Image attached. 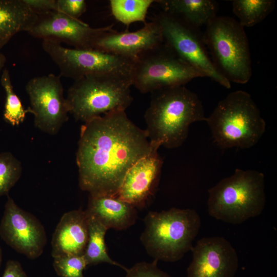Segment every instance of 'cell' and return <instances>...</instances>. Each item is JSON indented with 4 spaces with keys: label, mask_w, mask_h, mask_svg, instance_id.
Returning <instances> with one entry per match:
<instances>
[{
    "label": "cell",
    "mask_w": 277,
    "mask_h": 277,
    "mask_svg": "<svg viewBox=\"0 0 277 277\" xmlns=\"http://www.w3.org/2000/svg\"><path fill=\"white\" fill-rule=\"evenodd\" d=\"M155 144L124 110L84 123L76 156L80 188L90 195L116 196L128 170Z\"/></svg>",
    "instance_id": "cell-1"
},
{
    "label": "cell",
    "mask_w": 277,
    "mask_h": 277,
    "mask_svg": "<svg viewBox=\"0 0 277 277\" xmlns=\"http://www.w3.org/2000/svg\"><path fill=\"white\" fill-rule=\"evenodd\" d=\"M152 93L145 114V130L150 142L168 148L179 147L186 140L191 124L206 121L201 100L184 86Z\"/></svg>",
    "instance_id": "cell-2"
},
{
    "label": "cell",
    "mask_w": 277,
    "mask_h": 277,
    "mask_svg": "<svg viewBox=\"0 0 277 277\" xmlns=\"http://www.w3.org/2000/svg\"><path fill=\"white\" fill-rule=\"evenodd\" d=\"M144 222L140 239L148 254L169 262L179 261L191 250L201 226L199 214L192 209L150 211Z\"/></svg>",
    "instance_id": "cell-3"
},
{
    "label": "cell",
    "mask_w": 277,
    "mask_h": 277,
    "mask_svg": "<svg viewBox=\"0 0 277 277\" xmlns=\"http://www.w3.org/2000/svg\"><path fill=\"white\" fill-rule=\"evenodd\" d=\"M214 142L222 148H248L255 145L266 130V123L251 95L233 91L217 104L206 117Z\"/></svg>",
    "instance_id": "cell-4"
},
{
    "label": "cell",
    "mask_w": 277,
    "mask_h": 277,
    "mask_svg": "<svg viewBox=\"0 0 277 277\" xmlns=\"http://www.w3.org/2000/svg\"><path fill=\"white\" fill-rule=\"evenodd\" d=\"M264 188L263 173L237 168L232 175L208 190L209 214L233 224L258 216L265 205Z\"/></svg>",
    "instance_id": "cell-5"
},
{
    "label": "cell",
    "mask_w": 277,
    "mask_h": 277,
    "mask_svg": "<svg viewBox=\"0 0 277 277\" xmlns=\"http://www.w3.org/2000/svg\"><path fill=\"white\" fill-rule=\"evenodd\" d=\"M131 78L114 74H96L74 81L67 91L69 113L84 123L108 112L124 110L133 98Z\"/></svg>",
    "instance_id": "cell-6"
},
{
    "label": "cell",
    "mask_w": 277,
    "mask_h": 277,
    "mask_svg": "<svg viewBox=\"0 0 277 277\" xmlns=\"http://www.w3.org/2000/svg\"><path fill=\"white\" fill-rule=\"evenodd\" d=\"M204 41L219 71L229 82L245 84L249 81L252 69L248 41L238 21L216 16L206 25Z\"/></svg>",
    "instance_id": "cell-7"
},
{
    "label": "cell",
    "mask_w": 277,
    "mask_h": 277,
    "mask_svg": "<svg viewBox=\"0 0 277 277\" xmlns=\"http://www.w3.org/2000/svg\"><path fill=\"white\" fill-rule=\"evenodd\" d=\"M199 77L204 76L163 44L134 62L131 80L133 86L140 92L146 93L184 86Z\"/></svg>",
    "instance_id": "cell-8"
},
{
    "label": "cell",
    "mask_w": 277,
    "mask_h": 277,
    "mask_svg": "<svg viewBox=\"0 0 277 277\" xmlns=\"http://www.w3.org/2000/svg\"><path fill=\"white\" fill-rule=\"evenodd\" d=\"M42 48L54 62L60 76L74 81L96 74H114L131 78L134 62L94 49L66 48L61 43L43 40Z\"/></svg>",
    "instance_id": "cell-9"
},
{
    "label": "cell",
    "mask_w": 277,
    "mask_h": 277,
    "mask_svg": "<svg viewBox=\"0 0 277 277\" xmlns=\"http://www.w3.org/2000/svg\"><path fill=\"white\" fill-rule=\"evenodd\" d=\"M159 25L164 42L181 58L223 87L230 88L229 82L209 58L201 40L190 25L180 19L162 12L153 18Z\"/></svg>",
    "instance_id": "cell-10"
},
{
    "label": "cell",
    "mask_w": 277,
    "mask_h": 277,
    "mask_svg": "<svg viewBox=\"0 0 277 277\" xmlns=\"http://www.w3.org/2000/svg\"><path fill=\"white\" fill-rule=\"evenodd\" d=\"M34 126L46 133H57L69 113L61 76L50 73L30 79L26 85Z\"/></svg>",
    "instance_id": "cell-11"
},
{
    "label": "cell",
    "mask_w": 277,
    "mask_h": 277,
    "mask_svg": "<svg viewBox=\"0 0 277 277\" xmlns=\"http://www.w3.org/2000/svg\"><path fill=\"white\" fill-rule=\"evenodd\" d=\"M0 236L16 251L30 259L42 254L47 242L40 221L18 206L8 195L0 223Z\"/></svg>",
    "instance_id": "cell-12"
},
{
    "label": "cell",
    "mask_w": 277,
    "mask_h": 277,
    "mask_svg": "<svg viewBox=\"0 0 277 277\" xmlns=\"http://www.w3.org/2000/svg\"><path fill=\"white\" fill-rule=\"evenodd\" d=\"M112 25L93 28L79 19L51 11L37 14L35 22L27 32L34 37L64 42L75 49H93L97 38Z\"/></svg>",
    "instance_id": "cell-13"
},
{
    "label": "cell",
    "mask_w": 277,
    "mask_h": 277,
    "mask_svg": "<svg viewBox=\"0 0 277 277\" xmlns=\"http://www.w3.org/2000/svg\"><path fill=\"white\" fill-rule=\"evenodd\" d=\"M192 260L187 277H234L239 267L238 254L223 237L203 238L191 249Z\"/></svg>",
    "instance_id": "cell-14"
},
{
    "label": "cell",
    "mask_w": 277,
    "mask_h": 277,
    "mask_svg": "<svg viewBox=\"0 0 277 277\" xmlns=\"http://www.w3.org/2000/svg\"><path fill=\"white\" fill-rule=\"evenodd\" d=\"M112 26L96 39L93 49L110 53L135 62L145 53L164 43L159 24L153 19L133 32H118Z\"/></svg>",
    "instance_id": "cell-15"
},
{
    "label": "cell",
    "mask_w": 277,
    "mask_h": 277,
    "mask_svg": "<svg viewBox=\"0 0 277 277\" xmlns=\"http://www.w3.org/2000/svg\"><path fill=\"white\" fill-rule=\"evenodd\" d=\"M155 144L150 152L127 171L116 196L136 208H143L159 182L163 161Z\"/></svg>",
    "instance_id": "cell-16"
},
{
    "label": "cell",
    "mask_w": 277,
    "mask_h": 277,
    "mask_svg": "<svg viewBox=\"0 0 277 277\" xmlns=\"http://www.w3.org/2000/svg\"><path fill=\"white\" fill-rule=\"evenodd\" d=\"M88 239V218L86 211L65 213L57 224L51 241V255H83Z\"/></svg>",
    "instance_id": "cell-17"
},
{
    "label": "cell",
    "mask_w": 277,
    "mask_h": 277,
    "mask_svg": "<svg viewBox=\"0 0 277 277\" xmlns=\"http://www.w3.org/2000/svg\"><path fill=\"white\" fill-rule=\"evenodd\" d=\"M85 211L107 229H126L137 218L136 208L116 195H90Z\"/></svg>",
    "instance_id": "cell-18"
},
{
    "label": "cell",
    "mask_w": 277,
    "mask_h": 277,
    "mask_svg": "<svg viewBox=\"0 0 277 277\" xmlns=\"http://www.w3.org/2000/svg\"><path fill=\"white\" fill-rule=\"evenodd\" d=\"M36 17L23 0H0V51L16 33L28 32Z\"/></svg>",
    "instance_id": "cell-19"
},
{
    "label": "cell",
    "mask_w": 277,
    "mask_h": 277,
    "mask_svg": "<svg viewBox=\"0 0 277 277\" xmlns=\"http://www.w3.org/2000/svg\"><path fill=\"white\" fill-rule=\"evenodd\" d=\"M155 2L163 7L164 12L192 26L206 25L217 16V6L214 1L161 0Z\"/></svg>",
    "instance_id": "cell-20"
},
{
    "label": "cell",
    "mask_w": 277,
    "mask_h": 277,
    "mask_svg": "<svg viewBox=\"0 0 277 277\" xmlns=\"http://www.w3.org/2000/svg\"><path fill=\"white\" fill-rule=\"evenodd\" d=\"M87 215L88 239L83 254L87 266L106 263L126 270L127 268L111 259L107 253L105 242L107 228L93 216L88 214Z\"/></svg>",
    "instance_id": "cell-21"
},
{
    "label": "cell",
    "mask_w": 277,
    "mask_h": 277,
    "mask_svg": "<svg viewBox=\"0 0 277 277\" xmlns=\"http://www.w3.org/2000/svg\"><path fill=\"white\" fill-rule=\"evenodd\" d=\"M272 0H234L232 10L243 27H252L262 21L273 10Z\"/></svg>",
    "instance_id": "cell-22"
},
{
    "label": "cell",
    "mask_w": 277,
    "mask_h": 277,
    "mask_svg": "<svg viewBox=\"0 0 277 277\" xmlns=\"http://www.w3.org/2000/svg\"><path fill=\"white\" fill-rule=\"evenodd\" d=\"M153 0H110V6L115 18L126 25L136 22L146 23L148 10Z\"/></svg>",
    "instance_id": "cell-23"
},
{
    "label": "cell",
    "mask_w": 277,
    "mask_h": 277,
    "mask_svg": "<svg viewBox=\"0 0 277 277\" xmlns=\"http://www.w3.org/2000/svg\"><path fill=\"white\" fill-rule=\"evenodd\" d=\"M1 84L6 94L3 117L5 121L13 126L22 123L27 113H31L28 107L25 109L19 97L14 91L9 70L5 68L1 75Z\"/></svg>",
    "instance_id": "cell-24"
},
{
    "label": "cell",
    "mask_w": 277,
    "mask_h": 277,
    "mask_svg": "<svg viewBox=\"0 0 277 277\" xmlns=\"http://www.w3.org/2000/svg\"><path fill=\"white\" fill-rule=\"evenodd\" d=\"M22 173L20 161L11 152L0 153V196L8 195Z\"/></svg>",
    "instance_id": "cell-25"
},
{
    "label": "cell",
    "mask_w": 277,
    "mask_h": 277,
    "mask_svg": "<svg viewBox=\"0 0 277 277\" xmlns=\"http://www.w3.org/2000/svg\"><path fill=\"white\" fill-rule=\"evenodd\" d=\"M53 259V267L60 277H84L87 265L83 255L68 254Z\"/></svg>",
    "instance_id": "cell-26"
},
{
    "label": "cell",
    "mask_w": 277,
    "mask_h": 277,
    "mask_svg": "<svg viewBox=\"0 0 277 277\" xmlns=\"http://www.w3.org/2000/svg\"><path fill=\"white\" fill-rule=\"evenodd\" d=\"M156 260L151 262H141L125 270L126 277H171L157 267Z\"/></svg>",
    "instance_id": "cell-27"
},
{
    "label": "cell",
    "mask_w": 277,
    "mask_h": 277,
    "mask_svg": "<svg viewBox=\"0 0 277 277\" xmlns=\"http://www.w3.org/2000/svg\"><path fill=\"white\" fill-rule=\"evenodd\" d=\"M56 11L75 19H78L87 10L84 0H56Z\"/></svg>",
    "instance_id": "cell-28"
},
{
    "label": "cell",
    "mask_w": 277,
    "mask_h": 277,
    "mask_svg": "<svg viewBox=\"0 0 277 277\" xmlns=\"http://www.w3.org/2000/svg\"><path fill=\"white\" fill-rule=\"evenodd\" d=\"M36 14L57 11L56 0H23Z\"/></svg>",
    "instance_id": "cell-29"
},
{
    "label": "cell",
    "mask_w": 277,
    "mask_h": 277,
    "mask_svg": "<svg viewBox=\"0 0 277 277\" xmlns=\"http://www.w3.org/2000/svg\"><path fill=\"white\" fill-rule=\"evenodd\" d=\"M2 277H28L19 262L9 260L7 261Z\"/></svg>",
    "instance_id": "cell-30"
},
{
    "label": "cell",
    "mask_w": 277,
    "mask_h": 277,
    "mask_svg": "<svg viewBox=\"0 0 277 277\" xmlns=\"http://www.w3.org/2000/svg\"><path fill=\"white\" fill-rule=\"evenodd\" d=\"M6 62L5 56L0 51V76Z\"/></svg>",
    "instance_id": "cell-31"
},
{
    "label": "cell",
    "mask_w": 277,
    "mask_h": 277,
    "mask_svg": "<svg viewBox=\"0 0 277 277\" xmlns=\"http://www.w3.org/2000/svg\"><path fill=\"white\" fill-rule=\"evenodd\" d=\"M2 250L0 246V265L2 262Z\"/></svg>",
    "instance_id": "cell-32"
}]
</instances>
